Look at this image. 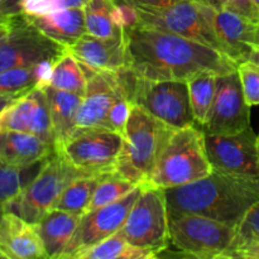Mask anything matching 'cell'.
Here are the masks:
<instances>
[{"label": "cell", "instance_id": "cell-1", "mask_svg": "<svg viewBox=\"0 0 259 259\" xmlns=\"http://www.w3.org/2000/svg\"><path fill=\"white\" fill-rule=\"evenodd\" d=\"M126 68L148 80L187 81L197 73L237 70L224 53L197 40L154 28L134 25L124 29Z\"/></svg>", "mask_w": 259, "mask_h": 259}, {"label": "cell", "instance_id": "cell-2", "mask_svg": "<svg viewBox=\"0 0 259 259\" xmlns=\"http://www.w3.org/2000/svg\"><path fill=\"white\" fill-rule=\"evenodd\" d=\"M168 215L196 214L230 227L259 201V179L234 176L212 169L191 184L164 190Z\"/></svg>", "mask_w": 259, "mask_h": 259}, {"label": "cell", "instance_id": "cell-3", "mask_svg": "<svg viewBox=\"0 0 259 259\" xmlns=\"http://www.w3.org/2000/svg\"><path fill=\"white\" fill-rule=\"evenodd\" d=\"M174 131L141 106H132L114 172L137 185L147 184Z\"/></svg>", "mask_w": 259, "mask_h": 259}, {"label": "cell", "instance_id": "cell-4", "mask_svg": "<svg viewBox=\"0 0 259 259\" xmlns=\"http://www.w3.org/2000/svg\"><path fill=\"white\" fill-rule=\"evenodd\" d=\"M211 171L204 131L199 125H191L174 131L157 159L148 184L168 190L197 181Z\"/></svg>", "mask_w": 259, "mask_h": 259}, {"label": "cell", "instance_id": "cell-5", "mask_svg": "<svg viewBox=\"0 0 259 259\" xmlns=\"http://www.w3.org/2000/svg\"><path fill=\"white\" fill-rule=\"evenodd\" d=\"M126 71V89L133 105L174 129L196 125L186 81L148 80L136 76L129 68Z\"/></svg>", "mask_w": 259, "mask_h": 259}, {"label": "cell", "instance_id": "cell-6", "mask_svg": "<svg viewBox=\"0 0 259 259\" xmlns=\"http://www.w3.org/2000/svg\"><path fill=\"white\" fill-rule=\"evenodd\" d=\"M169 218V245L181 257L228 258L235 239V228L196 214Z\"/></svg>", "mask_w": 259, "mask_h": 259}, {"label": "cell", "instance_id": "cell-7", "mask_svg": "<svg viewBox=\"0 0 259 259\" xmlns=\"http://www.w3.org/2000/svg\"><path fill=\"white\" fill-rule=\"evenodd\" d=\"M85 176L91 175L76 168L55 151L22 194L9 204L7 211L14 212L28 223L35 224L53 209L63 190L71 182Z\"/></svg>", "mask_w": 259, "mask_h": 259}, {"label": "cell", "instance_id": "cell-8", "mask_svg": "<svg viewBox=\"0 0 259 259\" xmlns=\"http://www.w3.org/2000/svg\"><path fill=\"white\" fill-rule=\"evenodd\" d=\"M138 24L197 40L222 52L212 19L217 8L204 0H181L164 8H136ZM223 53V52H222Z\"/></svg>", "mask_w": 259, "mask_h": 259}, {"label": "cell", "instance_id": "cell-9", "mask_svg": "<svg viewBox=\"0 0 259 259\" xmlns=\"http://www.w3.org/2000/svg\"><path fill=\"white\" fill-rule=\"evenodd\" d=\"M134 247L153 253L154 258L169 247V218L164 190L141 184V191L121 228Z\"/></svg>", "mask_w": 259, "mask_h": 259}, {"label": "cell", "instance_id": "cell-10", "mask_svg": "<svg viewBox=\"0 0 259 259\" xmlns=\"http://www.w3.org/2000/svg\"><path fill=\"white\" fill-rule=\"evenodd\" d=\"M123 136L106 128H76L55 151L72 166L90 175L115 171Z\"/></svg>", "mask_w": 259, "mask_h": 259}, {"label": "cell", "instance_id": "cell-11", "mask_svg": "<svg viewBox=\"0 0 259 259\" xmlns=\"http://www.w3.org/2000/svg\"><path fill=\"white\" fill-rule=\"evenodd\" d=\"M66 51L67 47L47 37L20 13L12 18L9 33L0 43V72L46 60L57 61Z\"/></svg>", "mask_w": 259, "mask_h": 259}, {"label": "cell", "instance_id": "cell-12", "mask_svg": "<svg viewBox=\"0 0 259 259\" xmlns=\"http://www.w3.org/2000/svg\"><path fill=\"white\" fill-rule=\"evenodd\" d=\"M205 148L212 169L259 179V149L252 126L235 134L205 133Z\"/></svg>", "mask_w": 259, "mask_h": 259}, {"label": "cell", "instance_id": "cell-13", "mask_svg": "<svg viewBox=\"0 0 259 259\" xmlns=\"http://www.w3.org/2000/svg\"><path fill=\"white\" fill-rule=\"evenodd\" d=\"M139 191L141 185L119 201L81 215L75 233L61 258L76 259L80 253L121 230Z\"/></svg>", "mask_w": 259, "mask_h": 259}, {"label": "cell", "instance_id": "cell-14", "mask_svg": "<svg viewBox=\"0 0 259 259\" xmlns=\"http://www.w3.org/2000/svg\"><path fill=\"white\" fill-rule=\"evenodd\" d=\"M250 126V106L243 94L237 70L217 76V93L205 133L235 134Z\"/></svg>", "mask_w": 259, "mask_h": 259}, {"label": "cell", "instance_id": "cell-15", "mask_svg": "<svg viewBox=\"0 0 259 259\" xmlns=\"http://www.w3.org/2000/svg\"><path fill=\"white\" fill-rule=\"evenodd\" d=\"M82 68L88 85L78 109L76 126L108 129V115L113 104L120 96H128L119 71H96L85 65Z\"/></svg>", "mask_w": 259, "mask_h": 259}, {"label": "cell", "instance_id": "cell-16", "mask_svg": "<svg viewBox=\"0 0 259 259\" xmlns=\"http://www.w3.org/2000/svg\"><path fill=\"white\" fill-rule=\"evenodd\" d=\"M8 131L34 134L55 146V134L45 90L32 89L17 96L0 111V133Z\"/></svg>", "mask_w": 259, "mask_h": 259}, {"label": "cell", "instance_id": "cell-17", "mask_svg": "<svg viewBox=\"0 0 259 259\" xmlns=\"http://www.w3.org/2000/svg\"><path fill=\"white\" fill-rule=\"evenodd\" d=\"M257 24L249 18L227 9H217L212 19L222 52L235 65L249 60L257 46Z\"/></svg>", "mask_w": 259, "mask_h": 259}, {"label": "cell", "instance_id": "cell-18", "mask_svg": "<svg viewBox=\"0 0 259 259\" xmlns=\"http://www.w3.org/2000/svg\"><path fill=\"white\" fill-rule=\"evenodd\" d=\"M0 249L8 259L47 258L35 225L12 211L0 220Z\"/></svg>", "mask_w": 259, "mask_h": 259}, {"label": "cell", "instance_id": "cell-19", "mask_svg": "<svg viewBox=\"0 0 259 259\" xmlns=\"http://www.w3.org/2000/svg\"><path fill=\"white\" fill-rule=\"evenodd\" d=\"M67 50L82 65L96 71H120L126 67V48L123 38L101 39L85 34Z\"/></svg>", "mask_w": 259, "mask_h": 259}, {"label": "cell", "instance_id": "cell-20", "mask_svg": "<svg viewBox=\"0 0 259 259\" xmlns=\"http://www.w3.org/2000/svg\"><path fill=\"white\" fill-rule=\"evenodd\" d=\"M55 152V146L30 133L8 131L0 133V159L10 166H33Z\"/></svg>", "mask_w": 259, "mask_h": 259}, {"label": "cell", "instance_id": "cell-21", "mask_svg": "<svg viewBox=\"0 0 259 259\" xmlns=\"http://www.w3.org/2000/svg\"><path fill=\"white\" fill-rule=\"evenodd\" d=\"M27 18L40 32L65 47L72 46L86 33L83 8H70Z\"/></svg>", "mask_w": 259, "mask_h": 259}, {"label": "cell", "instance_id": "cell-22", "mask_svg": "<svg viewBox=\"0 0 259 259\" xmlns=\"http://www.w3.org/2000/svg\"><path fill=\"white\" fill-rule=\"evenodd\" d=\"M81 215L52 209L35 223L47 258H61L75 233Z\"/></svg>", "mask_w": 259, "mask_h": 259}, {"label": "cell", "instance_id": "cell-23", "mask_svg": "<svg viewBox=\"0 0 259 259\" xmlns=\"http://www.w3.org/2000/svg\"><path fill=\"white\" fill-rule=\"evenodd\" d=\"M46 96L50 106L51 120H52L53 134H55V147L70 138L76 131V119L80 109L82 96L68 91L48 86L45 89Z\"/></svg>", "mask_w": 259, "mask_h": 259}, {"label": "cell", "instance_id": "cell-24", "mask_svg": "<svg viewBox=\"0 0 259 259\" xmlns=\"http://www.w3.org/2000/svg\"><path fill=\"white\" fill-rule=\"evenodd\" d=\"M217 76L218 73L205 71L192 76L186 81L195 123L200 128L207 123V119L211 113L215 93H217Z\"/></svg>", "mask_w": 259, "mask_h": 259}, {"label": "cell", "instance_id": "cell-25", "mask_svg": "<svg viewBox=\"0 0 259 259\" xmlns=\"http://www.w3.org/2000/svg\"><path fill=\"white\" fill-rule=\"evenodd\" d=\"M115 5L114 0H88L85 10V27L88 34L101 39L123 38L124 30L113 22L111 12Z\"/></svg>", "mask_w": 259, "mask_h": 259}, {"label": "cell", "instance_id": "cell-26", "mask_svg": "<svg viewBox=\"0 0 259 259\" xmlns=\"http://www.w3.org/2000/svg\"><path fill=\"white\" fill-rule=\"evenodd\" d=\"M105 175H91L72 181L63 190L53 209L63 210L76 215L85 214L96 187Z\"/></svg>", "mask_w": 259, "mask_h": 259}, {"label": "cell", "instance_id": "cell-27", "mask_svg": "<svg viewBox=\"0 0 259 259\" xmlns=\"http://www.w3.org/2000/svg\"><path fill=\"white\" fill-rule=\"evenodd\" d=\"M153 253L132 245L119 230L103 242L80 253L76 259H149Z\"/></svg>", "mask_w": 259, "mask_h": 259}, {"label": "cell", "instance_id": "cell-28", "mask_svg": "<svg viewBox=\"0 0 259 259\" xmlns=\"http://www.w3.org/2000/svg\"><path fill=\"white\" fill-rule=\"evenodd\" d=\"M46 159L23 168L10 166L0 159V206L7 210L9 204H12L22 194L25 186L34 179Z\"/></svg>", "mask_w": 259, "mask_h": 259}, {"label": "cell", "instance_id": "cell-29", "mask_svg": "<svg viewBox=\"0 0 259 259\" xmlns=\"http://www.w3.org/2000/svg\"><path fill=\"white\" fill-rule=\"evenodd\" d=\"M86 85H88V78H86L82 65L67 50L56 61L50 86L58 89V90L68 91V93L83 96L86 91Z\"/></svg>", "mask_w": 259, "mask_h": 259}, {"label": "cell", "instance_id": "cell-30", "mask_svg": "<svg viewBox=\"0 0 259 259\" xmlns=\"http://www.w3.org/2000/svg\"><path fill=\"white\" fill-rule=\"evenodd\" d=\"M137 186L138 185L132 182L131 180L124 179L116 172L106 174L100 181V184L98 185V187H96L95 192H94V196L91 199L90 205H89L88 211L100 209V207L106 206V205L119 201L124 196L131 194Z\"/></svg>", "mask_w": 259, "mask_h": 259}, {"label": "cell", "instance_id": "cell-31", "mask_svg": "<svg viewBox=\"0 0 259 259\" xmlns=\"http://www.w3.org/2000/svg\"><path fill=\"white\" fill-rule=\"evenodd\" d=\"M37 65L14 67L0 72V95L19 96L37 88Z\"/></svg>", "mask_w": 259, "mask_h": 259}, {"label": "cell", "instance_id": "cell-32", "mask_svg": "<svg viewBox=\"0 0 259 259\" xmlns=\"http://www.w3.org/2000/svg\"><path fill=\"white\" fill-rule=\"evenodd\" d=\"M259 242V201L247 210L240 222L235 227V239L233 243L229 257L234 250L252 243Z\"/></svg>", "mask_w": 259, "mask_h": 259}, {"label": "cell", "instance_id": "cell-33", "mask_svg": "<svg viewBox=\"0 0 259 259\" xmlns=\"http://www.w3.org/2000/svg\"><path fill=\"white\" fill-rule=\"evenodd\" d=\"M88 0H22L20 13L27 17L48 14L56 10L83 8Z\"/></svg>", "mask_w": 259, "mask_h": 259}, {"label": "cell", "instance_id": "cell-34", "mask_svg": "<svg viewBox=\"0 0 259 259\" xmlns=\"http://www.w3.org/2000/svg\"><path fill=\"white\" fill-rule=\"evenodd\" d=\"M237 72L248 105H259V65L245 61L237 66Z\"/></svg>", "mask_w": 259, "mask_h": 259}, {"label": "cell", "instance_id": "cell-35", "mask_svg": "<svg viewBox=\"0 0 259 259\" xmlns=\"http://www.w3.org/2000/svg\"><path fill=\"white\" fill-rule=\"evenodd\" d=\"M132 101L128 96L123 95L113 104L110 109V113L108 115V129L114 132H118L123 136L124 129L128 123L129 115L132 111Z\"/></svg>", "mask_w": 259, "mask_h": 259}, {"label": "cell", "instance_id": "cell-36", "mask_svg": "<svg viewBox=\"0 0 259 259\" xmlns=\"http://www.w3.org/2000/svg\"><path fill=\"white\" fill-rule=\"evenodd\" d=\"M217 9H227L238 13L253 22L259 23V12L252 0H204Z\"/></svg>", "mask_w": 259, "mask_h": 259}, {"label": "cell", "instance_id": "cell-37", "mask_svg": "<svg viewBox=\"0 0 259 259\" xmlns=\"http://www.w3.org/2000/svg\"><path fill=\"white\" fill-rule=\"evenodd\" d=\"M114 24L121 30L128 29L138 24V14L137 9L128 4H115L111 12Z\"/></svg>", "mask_w": 259, "mask_h": 259}, {"label": "cell", "instance_id": "cell-38", "mask_svg": "<svg viewBox=\"0 0 259 259\" xmlns=\"http://www.w3.org/2000/svg\"><path fill=\"white\" fill-rule=\"evenodd\" d=\"M181 0H114L115 4H128L134 8H164Z\"/></svg>", "mask_w": 259, "mask_h": 259}, {"label": "cell", "instance_id": "cell-39", "mask_svg": "<svg viewBox=\"0 0 259 259\" xmlns=\"http://www.w3.org/2000/svg\"><path fill=\"white\" fill-rule=\"evenodd\" d=\"M239 258V259H259V242L252 243L245 247L239 248V249L234 250L230 254V258Z\"/></svg>", "mask_w": 259, "mask_h": 259}, {"label": "cell", "instance_id": "cell-40", "mask_svg": "<svg viewBox=\"0 0 259 259\" xmlns=\"http://www.w3.org/2000/svg\"><path fill=\"white\" fill-rule=\"evenodd\" d=\"M22 0H3L0 3V18H9L20 14Z\"/></svg>", "mask_w": 259, "mask_h": 259}, {"label": "cell", "instance_id": "cell-41", "mask_svg": "<svg viewBox=\"0 0 259 259\" xmlns=\"http://www.w3.org/2000/svg\"><path fill=\"white\" fill-rule=\"evenodd\" d=\"M12 18H0V43L3 42L7 34L10 30V25H12Z\"/></svg>", "mask_w": 259, "mask_h": 259}, {"label": "cell", "instance_id": "cell-42", "mask_svg": "<svg viewBox=\"0 0 259 259\" xmlns=\"http://www.w3.org/2000/svg\"><path fill=\"white\" fill-rule=\"evenodd\" d=\"M17 96H10V95H0V111L5 108L7 105H9Z\"/></svg>", "mask_w": 259, "mask_h": 259}, {"label": "cell", "instance_id": "cell-43", "mask_svg": "<svg viewBox=\"0 0 259 259\" xmlns=\"http://www.w3.org/2000/svg\"><path fill=\"white\" fill-rule=\"evenodd\" d=\"M248 61H252V62L259 65V46H255L254 50H253L252 53H250V57Z\"/></svg>", "mask_w": 259, "mask_h": 259}, {"label": "cell", "instance_id": "cell-44", "mask_svg": "<svg viewBox=\"0 0 259 259\" xmlns=\"http://www.w3.org/2000/svg\"><path fill=\"white\" fill-rule=\"evenodd\" d=\"M5 211H7V210H5V207L0 206V220H2L3 215H4V212H5Z\"/></svg>", "mask_w": 259, "mask_h": 259}, {"label": "cell", "instance_id": "cell-45", "mask_svg": "<svg viewBox=\"0 0 259 259\" xmlns=\"http://www.w3.org/2000/svg\"><path fill=\"white\" fill-rule=\"evenodd\" d=\"M252 2H253V4L255 5V8H257L258 12H259V0H252Z\"/></svg>", "mask_w": 259, "mask_h": 259}, {"label": "cell", "instance_id": "cell-46", "mask_svg": "<svg viewBox=\"0 0 259 259\" xmlns=\"http://www.w3.org/2000/svg\"><path fill=\"white\" fill-rule=\"evenodd\" d=\"M0 259H8L7 255L4 254V252H3L2 249H0Z\"/></svg>", "mask_w": 259, "mask_h": 259}, {"label": "cell", "instance_id": "cell-47", "mask_svg": "<svg viewBox=\"0 0 259 259\" xmlns=\"http://www.w3.org/2000/svg\"><path fill=\"white\" fill-rule=\"evenodd\" d=\"M257 46H259V23L257 24Z\"/></svg>", "mask_w": 259, "mask_h": 259}, {"label": "cell", "instance_id": "cell-48", "mask_svg": "<svg viewBox=\"0 0 259 259\" xmlns=\"http://www.w3.org/2000/svg\"><path fill=\"white\" fill-rule=\"evenodd\" d=\"M257 144H258V149H259V134L257 136Z\"/></svg>", "mask_w": 259, "mask_h": 259}, {"label": "cell", "instance_id": "cell-49", "mask_svg": "<svg viewBox=\"0 0 259 259\" xmlns=\"http://www.w3.org/2000/svg\"><path fill=\"white\" fill-rule=\"evenodd\" d=\"M3 2V0H0V3H2Z\"/></svg>", "mask_w": 259, "mask_h": 259}]
</instances>
